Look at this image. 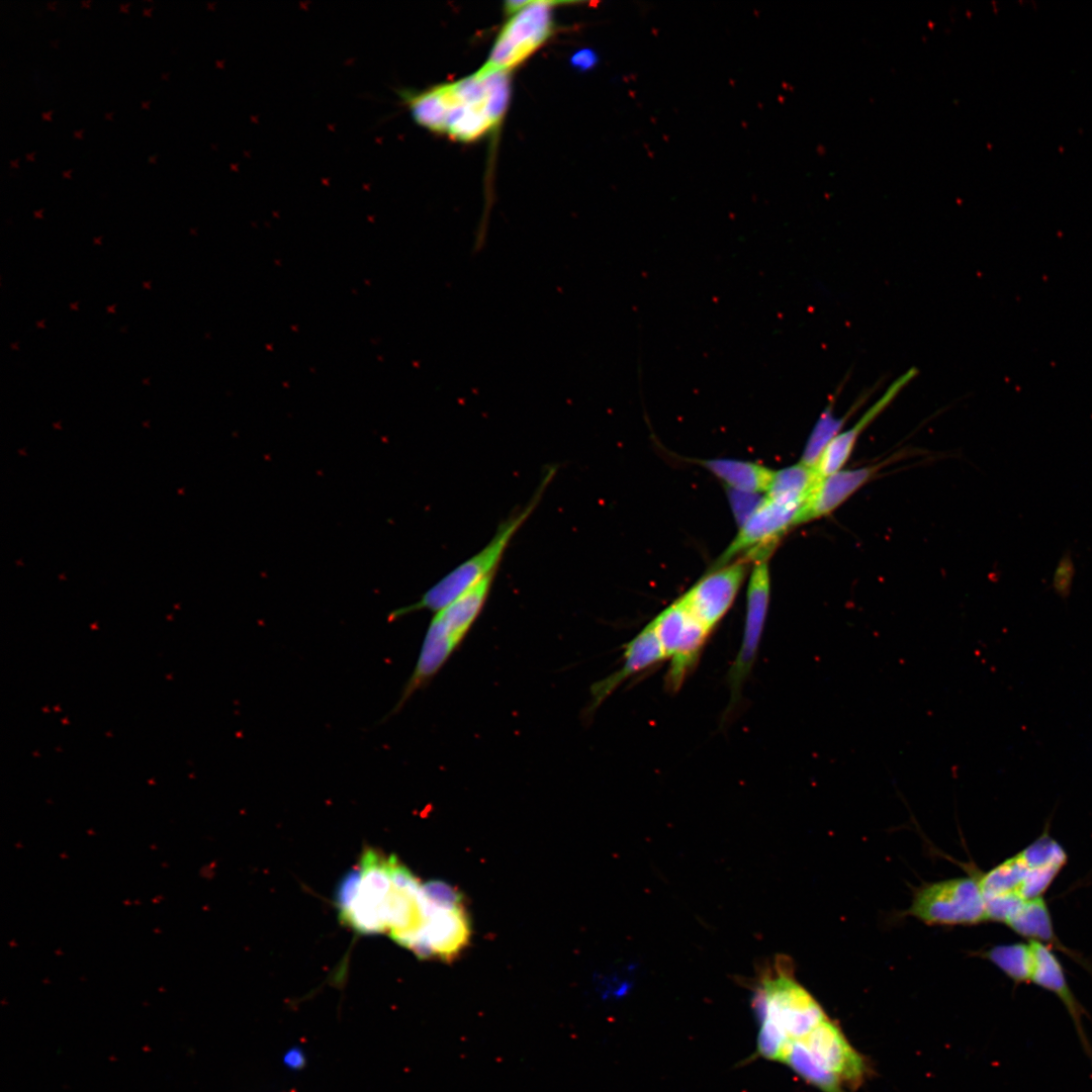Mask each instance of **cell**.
<instances>
[{"label":"cell","mask_w":1092,"mask_h":1092,"mask_svg":"<svg viewBox=\"0 0 1092 1092\" xmlns=\"http://www.w3.org/2000/svg\"><path fill=\"white\" fill-rule=\"evenodd\" d=\"M511 96L509 72L481 67L460 80L399 94L413 120L431 132L470 143L495 129Z\"/></svg>","instance_id":"1"},{"label":"cell","mask_w":1092,"mask_h":1092,"mask_svg":"<svg viewBox=\"0 0 1092 1092\" xmlns=\"http://www.w3.org/2000/svg\"><path fill=\"white\" fill-rule=\"evenodd\" d=\"M752 1006L758 1022L757 1052L781 1062L787 1048L826 1020L819 1003L777 961L760 976Z\"/></svg>","instance_id":"2"},{"label":"cell","mask_w":1092,"mask_h":1092,"mask_svg":"<svg viewBox=\"0 0 1092 1092\" xmlns=\"http://www.w3.org/2000/svg\"><path fill=\"white\" fill-rule=\"evenodd\" d=\"M493 576L485 577L436 612L424 637L415 668L398 701L383 721L397 714L417 691L426 687L460 645L483 609Z\"/></svg>","instance_id":"3"},{"label":"cell","mask_w":1092,"mask_h":1092,"mask_svg":"<svg viewBox=\"0 0 1092 1092\" xmlns=\"http://www.w3.org/2000/svg\"><path fill=\"white\" fill-rule=\"evenodd\" d=\"M549 468L535 494L527 506L502 522L491 540L476 554L463 561L422 595L417 602L389 613L387 620L393 622L411 613L429 610L438 612L487 576L494 575L510 542L525 521L536 509L544 490L555 474Z\"/></svg>","instance_id":"4"},{"label":"cell","mask_w":1092,"mask_h":1092,"mask_svg":"<svg viewBox=\"0 0 1092 1092\" xmlns=\"http://www.w3.org/2000/svg\"><path fill=\"white\" fill-rule=\"evenodd\" d=\"M424 926L414 953L452 962L468 945L470 921L459 890L442 881L423 884Z\"/></svg>","instance_id":"5"},{"label":"cell","mask_w":1092,"mask_h":1092,"mask_svg":"<svg viewBox=\"0 0 1092 1092\" xmlns=\"http://www.w3.org/2000/svg\"><path fill=\"white\" fill-rule=\"evenodd\" d=\"M556 2H508L511 17L502 27L487 61L488 70L509 72L531 57L553 32Z\"/></svg>","instance_id":"6"},{"label":"cell","mask_w":1092,"mask_h":1092,"mask_svg":"<svg viewBox=\"0 0 1092 1092\" xmlns=\"http://www.w3.org/2000/svg\"><path fill=\"white\" fill-rule=\"evenodd\" d=\"M669 666L665 688L676 692L695 668L710 631L679 598L651 621Z\"/></svg>","instance_id":"7"},{"label":"cell","mask_w":1092,"mask_h":1092,"mask_svg":"<svg viewBox=\"0 0 1092 1092\" xmlns=\"http://www.w3.org/2000/svg\"><path fill=\"white\" fill-rule=\"evenodd\" d=\"M909 913L928 924H976L987 920L979 881L970 877L922 888L916 893Z\"/></svg>","instance_id":"8"},{"label":"cell","mask_w":1092,"mask_h":1092,"mask_svg":"<svg viewBox=\"0 0 1092 1092\" xmlns=\"http://www.w3.org/2000/svg\"><path fill=\"white\" fill-rule=\"evenodd\" d=\"M770 581L767 559L754 561L746 596V611L741 644L728 671L730 705L739 697L743 684L754 665L767 616Z\"/></svg>","instance_id":"9"},{"label":"cell","mask_w":1092,"mask_h":1092,"mask_svg":"<svg viewBox=\"0 0 1092 1092\" xmlns=\"http://www.w3.org/2000/svg\"><path fill=\"white\" fill-rule=\"evenodd\" d=\"M802 506L779 503L765 496L761 506L740 527L734 540L718 559L716 568L743 553L746 554V558L755 561L767 559L769 551L780 537L790 528L798 525Z\"/></svg>","instance_id":"10"},{"label":"cell","mask_w":1092,"mask_h":1092,"mask_svg":"<svg viewBox=\"0 0 1092 1092\" xmlns=\"http://www.w3.org/2000/svg\"><path fill=\"white\" fill-rule=\"evenodd\" d=\"M793 1044L802 1048L815 1064L836 1077L841 1084L856 1089L863 1083L868 1072L864 1059L829 1018L789 1046Z\"/></svg>","instance_id":"11"},{"label":"cell","mask_w":1092,"mask_h":1092,"mask_svg":"<svg viewBox=\"0 0 1092 1092\" xmlns=\"http://www.w3.org/2000/svg\"><path fill=\"white\" fill-rule=\"evenodd\" d=\"M746 567L745 559L717 567L704 575L680 598L710 631L733 605L743 582Z\"/></svg>","instance_id":"12"},{"label":"cell","mask_w":1092,"mask_h":1092,"mask_svg":"<svg viewBox=\"0 0 1092 1092\" xmlns=\"http://www.w3.org/2000/svg\"><path fill=\"white\" fill-rule=\"evenodd\" d=\"M664 660L666 656L650 622L624 646L620 668L592 686L587 713H594L629 677Z\"/></svg>","instance_id":"13"},{"label":"cell","mask_w":1092,"mask_h":1092,"mask_svg":"<svg viewBox=\"0 0 1092 1092\" xmlns=\"http://www.w3.org/2000/svg\"><path fill=\"white\" fill-rule=\"evenodd\" d=\"M880 465L838 470L819 477L801 507L798 525L825 517L841 506L857 489L873 478Z\"/></svg>","instance_id":"14"},{"label":"cell","mask_w":1092,"mask_h":1092,"mask_svg":"<svg viewBox=\"0 0 1092 1092\" xmlns=\"http://www.w3.org/2000/svg\"><path fill=\"white\" fill-rule=\"evenodd\" d=\"M1029 943L1033 958L1030 982L1054 993L1061 1000L1074 1022L1086 1055L1092 1059V1046L1083 1026L1086 1011L1069 987L1062 964L1051 946L1035 940H1029Z\"/></svg>","instance_id":"15"},{"label":"cell","mask_w":1092,"mask_h":1092,"mask_svg":"<svg viewBox=\"0 0 1092 1092\" xmlns=\"http://www.w3.org/2000/svg\"><path fill=\"white\" fill-rule=\"evenodd\" d=\"M916 375L917 370L915 368H911L903 373L850 429L839 433L827 445L814 468L819 477L830 475L843 467L851 455L855 443L863 430L894 400L903 387H905Z\"/></svg>","instance_id":"16"},{"label":"cell","mask_w":1092,"mask_h":1092,"mask_svg":"<svg viewBox=\"0 0 1092 1092\" xmlns=\"http://www.w3.org/2000/svg\"><path fill=\"white\" fill-rule=\"evenodd\" d=\"M729 488L760 493L766 492L774 471L754 462L733 459L699 461Z\"/></svg>","instance_id":"17"},{"label":"cell","mask_w":1092,"mask_h":1092,"mask_svg":"<svg viewBox=\"0 0 1092 1092\" xmlns=\"http://www.w3.org/2000/svg\"><path fill=\"white\" fill-rule=\"evenodd\" d=\"M1012 930L1029 940L1057 947L1075 960L1078 959L1056 936L1046 903L1042 897L1026 900L1006 923Z\"/></svg>","instance_id":"18"},{"label":"cell","mask_w":1092,"mask_h":1092,"mask_svg":"<svg viewBox=\"0 0 1092 1092\" xmlns=\"http://www.w3.org/2000/svg\"><path fill=\"white\" fill-rule=\"evenodd\" d=\"M819 476L803 463L774 471L766 497L784 504L803 505Z\"/></svg>","instance_id":"19"},{"label":"cell","mask_w":1092,"mask_h":1092,"mask_svg":"<svg viewBox=\"0 0 1092 1092\" xmlns=\"http://www.w3.org/2000/svg\"><path fill=\"white\" fill-rule=\"evenodd\" d=\"M1028 870V866L1018 853L984 874L978 879L984 899L1009 894L1019 895Z\"/></svg>","instance_id":"20"},{"label":"cell","mask_w":1092,"mask_h":1092,"mask_svg":"<svg viewBox=\"0 0 1092 1092\" xmlns=\"http://www.w3.org/2000/svg\"><path fill=\"white\" fill-rule=\"evenodd\" d=\"M984 956L1015 983L1030 982L1033 958L1029 942L996 945Z\"/></svg>","instance_id":"21"},{"label":"cell","mask_w":1092,"mask_h":1092,"mask_svg":"<svg viewBox=\"0 0 1092 1092\" xmlns=\"http://www.w3.org/2000/svg\"><path fill=\"white\" fill-rule=\"evenodd\" d=\"M834 399L818 419L805 447L801 463L815 468L827 445L840 433L848 416L836 418L833 415Z\"/></svg>","instance_id":"22"},{"label":"cell","mask_w":1092,"mask_h":1092,"mask_svg":"<svg viewBox=\"0 0 1092 1092\" xmlns=\"http://www.w3.org/2000/svg\"><path fill=\"white\" fill-rule=\"evenodd\" d=\"M1028 868H1062L1067 863V853L1058 841L1044 833L1019 852Z\"/></svg>","instance_id":"23"},{"label":"cell","mask_w":1092,"mask_h":1092,"mask_svg":"<svg viewBox=\"0 0 1092 1092\" xmlns=\"http://www.w3.org/2000/svg\"><path fill=\"white\" fill-rule=\"evenodd\" d=\"M728 492L732 511L740 527L765 499V496L760 495V493L745 492L732 488H729Z\"/></svg>","instance_id":"24"},{"label":"cell","mask_w":1092,"mask_h":1092,"mask_svg":"<svg viewBox=\"0 0 1092 1092\" xmlns=\"http://www.w3.org/2000/svg\"><path fill=\"white\" fill-rule=\"evenodd\" d=\"M283 1063L291 1070L302 1069L306 1063L305 1055L301 1049L292 1048L285 1053Z\"/></svg>","instance_id":"25"},{"label":"cell","mask_w":1092,"mask_h":1092,"mask_svg":"<svg viewBox=\"0 0 1092 1092\" xmlns=\"http://www.w3.org/2000/svg\"><path fill=\"white\" fill-rule=\"evenodd\" d=\"M575 60L577 61V64L580 67H584V66L589 67L590 65H593L595 63L596 56L593 55V53L590 51H581L575 57Z\"/></svg>","instance_id":"26"},{"label":"cell","mask_w":1092,"mask_h":1092,"mask_svg":"<svg viewBox=\"0 0 1092 1092\" xmlns=\"http://www.w3.org/2000/svg\"><path fill=\"white\" fill-rule=\"evenodd\" d=\"M128 5H129L128 3H121V4L119 5V7H120V9H121V10H126V8L128 7Z\"/></svg>","instance_id":"27"},{"label":"cell","mask_w":1092,"mask_h":1092,"mask_svg":"<svg viewBox=\"0 0 1092 1092\" xmlns=\"http://www.w3.org/2000/svg\"><path fill=\"white\" fill-rule=\"evenodd\" d=\"M114 310H115V305L114 304L107 307V311L114 312Z\"/></svg>","instance_id":"28"},{"label":"cell","mask_w":1092,"mask_h":1092,"mask_svg":"<svg viewBox=\"0 0 1092 1092\" xmlns=\"http://www.w3.org/2000/svg\"><path fill=\"white\" fill-rule=\"evenodd\" d=\"M50 113H51V111L43 112L41 115H42L43 118L48 119L50 117Z\"/></svg>","instance_id":"29"},{"label":"cell","mask_w":1092,"mask_h":1092,"mask_svg":"<svg viewBox=\"0 0 1092 1092\" xmlns=\"http://www.w3.org/2000/svg\"><path fill=\"white\" fill-rule=\"evenodd\" d=\"M150 10H151V8H150V7H147V8H144V9H143V12H144L145 14H149V13H150Z\"/></svg>","instance_id":"30"},{"label":"cell","mask_w":1092,"mask_h":1092,"mask_svg":"<svg viewBox=\"0 0 1092 1092\" xmlns=\"http://www.w3.org/2000/svg\"><path fill=\"white\" fill-rule=\"evenodd\" d=\"M100 239H101V237H99V238H94V243H95V244H100Z\"/></svg>","instance_id":"31"},{"label":"cell","mask_w":1092,"mask_h":1092,"mask_svg":"<svg viewBox=\"0 0 1092 1092\" xmlns=\"http://www.w3.org/2000/svg\"><path fill=\"white\" fill-rule=\"evenodd\" d=\"M77 304H78V302H75L74 304L71 303V308L78 309Z\"/></svg>","instance_id":"32"},{"label":"cell","mask_w":1092,"mask_h":1092,"mask_svg":"<svg viewBox=\"0 0 1092 1092\" xmlns=\"http://www.w3.org/2000/svg\"><path fill=\"white\" fill-rule=\"evenodd\" d=\"M80 133H81V131H77V130L74 131V134H75L76 138H79Z\"/></svg>","instance_id":"33"},{"label":"cell","mask_w":1092,"mask_h":1092,"mask_svg":"<svg viewBox=\"0 0 1092 1092\" xmlns=\"http://www.w3.org/2000/svg\"><path fill=\"white\" fill-rule=\"evenodd\" d=\"M148 104H149V101H144V102L142 103V106H143V107H147V106H148Z\"/></svg>","instance_id":"34"},{"label":"cell","mask_w":1092,"mask_h":1092,"mask_svg":"<svg viewBox=\"0 0 1092 1092\" xmlns=\"http://www.w3.org/2000/svg\"><path fill=\"white\" fill-rule=\"evenodd\" d=\"M25 157H26V159L30 160L32 158V154H26Z\"/></svg>","instance_id":"35"},{"label":"cell","mask_w":1092,"mask_h":1092,"mask_svg":"<svg viewBox=\"0 0 1092 1092\" xmlns=\"http://www.w3.org/2000/svg\"><path fill=\"white\" fill-rule=\"evenodd\" d=\"M15 162H17V161H11V162H10V166H12V167H13V166H15V165H16V163H15Z\"/></svg>","instance_id":"36"},{"label":"cell","mask_w":1092,"mask_h":1092,"mask_svg":"<svg viewBox=\"0 0 1092 1092\" xmlns=\"http://www.w3.org/2000/svg\"><path fill=\"white\" fill-rule=\"evenodd\" d=\"M153 160H155V156H152V157L149 158L150 162H152Z\"/></svg>","instance_id":"37"},{"label":"cell","mask_w":1092,"mask_h":1092,"mask_svg":"<svg viewBox=\"0 0 1092 1092\" xmlns=\"http://www.w3.org/2000/svg\"><path fill=\"white\" fill-rule=\"evenodd\" d=\"M88 3H89L88 1H82L83 5H87Z\"/></svg>","instance_id":"38"},{"label":"cell","mask_w":1092,"mask_h":1092,"mask_svg":"<svg viewBox=\"0 0 1092 1092\" xmlns=\"http://www.w3.org/2000/svg\"><path fill=\"white\" fill-rule=\"evenodd\" d=\"M105 116H106V117H109V116H110V113H105Z\"/></svg>","instance_id":"39"}]
</instances>
